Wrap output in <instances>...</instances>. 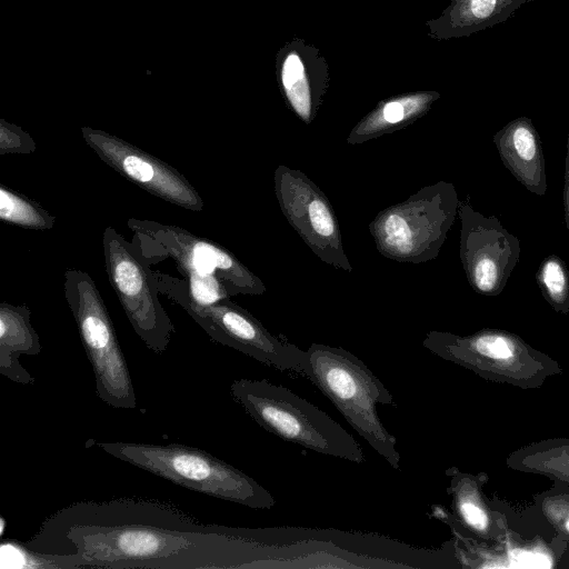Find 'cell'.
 Wrapping results in <instances>:
<instances>
[{
    "label": "cell",
    "mask_w": 569,
    "mask_h": 569,
    "mask_svg": "<svg viewBox=\"0 0 569 569\" xmlns=\"http://www.w3.org/2000/svg\"><path fill=\"white\" fill-rule=\"evenodd\" d=\"M246 536L240 529L199 523L163 502L126 498L64 507L27 546L77 552L81 568L222 569L248 566Z\"/></svg>",
    "instance_id": "1"
},
{
    "label": "cell",
    "mask_w": 569,
    "mask_h": 569,
    "mask_svg": "<svg viewBox=\"0 0 569 569\" xmlns=\"http://www.w3.org/2000/svg\"><path fill=\"white\" fill-rule=\"evenodd\" d=\"M110 456L190 490L253 509L273 496L253 478L198 448L181 443L97 442Z\"/></svg>",
    "instance_id": "2"
},
{
    "label": "cell",
    "mask_w": 569,
    "mask_h": 569,
    "mask_svg": "<svg viewBox=\"0 0 569 569\" xmlns=\"http://www.w3.org/2000/svg\"><path fill=\"white\" fill-rule=\"evenodd\" d=\"M307 378L335 405L348 423L393 469L400 465L397 440L382 425L377 405L397 406L366 363L348 350L322 343L307 349Z\"/></svg>",
    "instance_id": "3"
},
{
    "label": "cell",
    "mask_w": 569,
    "mask_h": 569,
    "mask_svg": "<svg viewBox=\"0 0 569 569\" xmlns=\"http://www.w3.org/2000/svg\"><path fill=\"white\" fill-rule=\"evenodd\" d=\"M230 393L268 432L322 455L365 461L362 448L345 428L290 389L267 379H237Z\"/></svg>",
    "instance_id": "4"
},
{
    "label": "cell",
    "mask_w": 569,
    "mask_h": 569,
    "mask_svg": "<svg viewBox=\"0 0 569 569\" xmlns=\"http://www.w3.org/2000/svg\"><path fill=\"white\" fill-rule=\"evenodd\" d=\"M422 346L487 381L522 390L538 389L548 378L562 373L557 360L502 329L487 328L467 336L431 330Z\"/></svg>",
    "instance_id": "5"
},
{
    "label": "cell",
    "mask_w": 569,
    "mask_h": 569,
    "mask_svg": "<svg viewBox=\"0 0 569 569\" xmlns=\"http://www.w3.org/2000/svg\"><path fill=\"white\" fill-rule=\"evenodd\" d=\"M459 203L453 183L438 181L387 207L369 223L377 250L397 262L433 260L456 220Z\"/></svg>",
    "instance_id": "6"
},
{
    "label": "cell",
    "mask_w": 569,
    "mask_h": 569,
    "mask_svg": "<svg viewBox=\"0 0 569 569\" xmlns=\"http://www.w3.org/2000/svg\"><path fill=\"white\" fill-rule=\"evenodd\" d=\"M159 291L178 303L208 333L223 346L282 371L308 376L307 351L269 332L249 311L231 298L201 306L191 300L184 280L154 271Z\"/></svg>",
    "instance_id": "7"
},
{
    "label": "cell",
    "mask_w": 569,
    "mask_h": 569,
    "mask_svg": "<svg viewBox=\"0 0 569 569\" xmlns=\"http://www.w3.org/2000/svg\"><path fill=\"white\" fill-rule=\"evenodd\" d=\"M63 278L64 297L92 366L97 397L114 409H136L127 361L96 283L77 269H67Z\"/></svg>",
    "instance_id": "8"
},
{
    "label": "cell",
    "mask_w": 569,
    "mask_h": 569,
    "mask_svg": "<svg viewBox=\"0 0 569 569\" xmlns=\"http://www.w3.org/2000/svg\"><path fill=\"white\" fill-rule=\"evenodd\" d=\"M102 247L109 282L131 327L149 350L164 352L176 329L160 303L150 262L137 243L111 227L103 232Z\"/></svg>",
    "instance_id": "9"
},
{
    "label": "cell",
    "mask_w": 569,
    "mask_h": 569,
    "mask_svg": "<svg viewBox=\"0 0 569 569\" xmlns=\"http://www.w3.org/2000/svg\"><path fill=\"white\" fill-rule=\"evenodd\" d=\"M128 227L136 238L147 242L139 246L148 258L171 257L180 273L199 272L216 274L231 297L258 296L266 292L262 280L222 246L189 231L150 220L129 219Z\"/></svg>",
    "instance_id": "10"
},
{
    "label": "cell",
    "mask_w": 569,
    "mask_h": 569,
    "mask_svg": "<svg viewBox=\"0 0 569 569\" xmlns=\"http://www.w3.org/2000/svg\"><path fill=\"white\" fill-rule=\"evenodd\" d=\"M273 184L282 214L311 251L322 262L351 272L338 219L322 190L302 171L286 164L274 170Z\"/></svg>",
    "instance_id": "11"
},
{
    "label": "cell",
    "mask_w": 569,
    "mask_h": 569,
    "mask_svg": "<svg viewBox=\"0 0 569 569\" xmlns=\"http://www.w3.org/2000/svg\"><path fill=\"white\" fill-rule=\"evenodd\" d=\"M459 256L470 287L479 295L498 296L517 266L520 243L495 216L486 217L460 201Z\"/></svg>",
    "instance_id": "12"
},
{
    "label": "cell",
    "mask_w": 569,
    "mask_h": 569,
    "mask_svg": "<svg viewBox=\"0 0 569 569\" xmlns=\"http://www.w3.org/2000/svg\"><path fill=\"white\" fill-rule=\"evenodd\" d=\"M81 132L98 157L128 180L183 209L202 210V198L170 164L104 131L82 128Z\"/></svg>",
    "instance_id": "13"
},
{
    "label": "cell",
    "mask_w": 569,
    "mask_h": 569,
    "mask_svg": "<svg viewBox=\"0 0 569 569\" xmlns=\"http://www.w3.org/2000/svg\"><path fill=\"white\" fill-rule=\"evenodd\" d=\"M445 475L449 479L447 492L452 513L441 506H432L433 517L448 523L457 536L488 546L500 542L508 531L507 520L502 507L498 508L485 495L488 475L465 472L457 467L448 468Z\"/></svg>",
    "instance_id": "14"
},
{
    "label": "cell",
    "mask_w": 569,
    "mask_h": 569,
    "mask_svg": "<svg viewBox=\"0 0 569 569\" xmlns=\"http://www.w3.org/2000/svg\"><path fill=\"white\" fill-rule=\"evenodd\" d=\"M501 161L528 191L543 196L547 191L545 157L540 136L531 119L519 117L493 136Z\"/></svg>",
    "instance_id": "15"
},
{
    "label": "cell",
    "mask_w": 569,
    "mask_h": 569,
    "mask_svg": "<svg viewBox=\"0 0 569 569\" xmlns=\"http://www.w3.org/2000/svg\"><path fill=\"white\" fill-rule=\"evenodd\" d=\"M30 315L27 306L0 305V373L21 385H33L36 380L22 367L20 356H37L42 349Z\"/></svg>",
    "instance_id": "16"
},
{
    "label": "cell",
    "mask_w": 569,
    "mask_h": 569,
    "mask_svg": "<svg viewBox=\"0 0 569 569\" xmlns=\"http://www.w3.org/2000/svg\"><path fill=\"white\" fill-rule=\"evenodd\" d=\"M532 0H451L442 16L432 21L433 37H468L507 21L522 4Z\"/></svg>",
    "instance_id": "17"
},
{
    "label": "cell",
    "mask_w": 569,
    "mask_h": 569,
    "mask_svg": "<svg viewBox=\"0 0 569 569\" xmlns=\"http://www.w3.org/2000/svg\"><path fill=\"white\" fill-rule=\"evenodd\" d=\"M438 98L439 93L429 91L381 101L352 128L347 142L360 144L400 130L422 117Z\"/></svg>",
    "instance_id": "18"
},
{
    "label": "cell",
    "mask_w": 569,
    "mask_h": 569,
    "mask_svg": "<svg viewBox=\"0 0 569 569\" xmlns=\"http://www.w3.org/2000/svg\"><path fill=\"white\" fill-rule=\"evenodd\" d=\"M308 62L307 53L290 47L281 53L280 83L290 109L306 124L316 117L326 91L325 76H315Z\"/></svg>",
    "instance_id": "19"
},
{
    "label": "cell",
    "mask_w": 569,
    "mask_h": 569,
    "mask_svg": "<svg viewBox=\"0 0 569 569\" xmlns=\"http://www.w3.org/2000/svg\"><path fill=\"white\" fill-rule=\"evenodd\" d=\"M508 468L547 477L555 486H569V437H553L525 445L506 459Z\"/></svg>",
    "instance_id": "20"
},
{
    "label": "cell",
    "mask_w": 569,
    "mask_h": 569,
    "mask_svg": "<svg viewBox=\"0 0 569 569\" xmlns=\"http://www.w3.org/2000/svg\"><path fill=\"white\" fill-rule=\"evenodd\" d=\"M527 518L549 539L557 538L569 547V497L558 488L536 495Z\"/></svg>",
    "instance_id": "21"
},
{
    "label": "cell",
    "mask_w": 569,
    "mask_h": 569,
    "mask_svg": "<svg viewBox=\"0 0 569 569\" xmlns=\"http://www.w3.org/2000/svg\"><path fill=\"white\" fill-rule=\"evenodd\" d=\"M0 566L18 569H76L81 568V558L77 552H40L26 543L9 539L1 541Z\"/></svg>",
    "instance_id": "22"
},
{
    "label": "cell",
    "mask_w": 569,
    "mask_h": 569,
    "mask_svg": "<svg viewBox=\"0 0 569 569\" xmlns=\"http://www.w3.org/2000/svg\"><path fill=\"white\" fill-rule=\"evenodd\" d=\"M0 219L36 230L51 229L54 224V217L39 203L4 184L0 188Z\"/></svg>",
    "instance_id": "23"
},
{
    "label": "cell",
    "mask_w": 569,
    "mask_h": 569,
    "mask_svg": "<svg viewBox=\"0 0 569 569\" xmlns=\"http://www.w3.org/2000/svg\"><path fill=\"white\" fill-rule=\"evenodd\" d=\"M537 284L556 312L569 313V269L556 254L547 256L536 272Z\"/></svg>",
    "instance_id": "24"
},
{
    "label": "cell",
    "mask_w": 569,
    "mask_h": 569,
    "mask_svg": "<svg viewBox=\"0 0 569 569\" xmlns=\"http://www.w3.org/2000/svg\"><path fill=\"white\" fill-rule=\"evenodd\" d=\"M181 274L188 283L191 300L198 305L208 306L231 298L224 284L216 274L192 271Z\"/></svg>",
    "instance_id": "25"
},
{
    "label": "cell",
    "mask_w": 569,
    "mask_h": 569,
    "mask_svg": "<svg viewBox=\"0 0 569 569\" xmlns=\"http://www.w3.org/2000/svg\"><path fill=\"white\" fill-rule=\"evenodd\" d=\"M36 150V142L24 132L11 123L1 120L0 128V154L30 153Z\"/></svg>",
    "instance_id": "26"
},
{
    "label": "cell",
    "mask_w": 569,
    "mask_h": 569,
    "mask_svg": "<svg viewBox=\"0 0 569 569\" xmlns=\"http://www.w3.org/2000/svg\"><path fill=\"white\" fill-rule=\"evenodd\" d=\"M563 209L566 226L569 231V132L567 138V156L565 168V187H563Z\"/></svg>",
    "instance_id": "27"
},
{
    "label": "cell",
    "mask_w": 569,
    "mask_h": 569,
    "mask_svg": "<svg viewBox=\"0 0 569 569\" xmlns=\"http://www.w3.org/2000/svg\"><path fill=\"white\" fill-rule=\"evenodd\" d=\"M552 486L558 488L560 491H562L566 496L569 497V486H555V485H552Z\"/></svg>",
    "instance_id": "28"
}]
</instances>
